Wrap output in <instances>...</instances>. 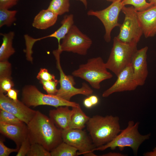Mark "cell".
I'll use <instances>...</instances> for the list:
<instances>
[{"mask_svg": "<svg viewBox=\"0 0 156 156\" xmlns=\"http://www.w3.org/2000/svg\"><path fill=\"white\" fill-rule=\"evenodd\" d=\"M28 137L31 144L37 143L51 152L63 142L62 130L49 117L39 111L27 124Z\"/></svg>", "mask_w": 156, "mask_h": 156, "instance_id": "6da1fadb", "label": "cell"}, {"mask_svg": "<svg viewBox=\"0 0 156 156\" xmlns=\"http://www.w3.org/2000/svg\"><path fill=\"white\" fill-rule=\"evenodd\" d=\"M119 120L118 116L112 115L90 117L86 127L96 148L110 142L120 132Z\"/></svg>", "mask_w": 156, "mask_h": 156, "instance_id": "7a4b0ae2", "label": "cell"}, {"mask_svg": "<svg viewBox=\"0 0 156 156\" xmlns=\"http://www.w3.org/2000/svg\"><path fill=\"white\" fill-rule=\"evenodd\" d=\"M140 122H135L129 120L127 127L123 130L111 142L108 143L96 148L93 150L103 151L110 148L112 150L118 147L123 151L125 147L132 149L133 153L137 155L141 145L145 140L149 139L151 135V133L146 135L141 134L138 131Z\"/></svg>", "mask_w": 156, "mask_h": 156, "instance_id": "3957f363", "label": "cell"}, {"mask_svg": "<svg viewBox=\"0 0 156 156\" xmlns=\"http://www.w3.org/2000/svg\"><path fill=\"white\" fill-rule=\"evenodd\" d=\"M107 69L105 63L101 57H98L90 59L86 63L80 64L72 74L84 80L92 88L98 90L101 88V82L113 77Z\"/></svg>", "mask_w": 156, "mask_h": 156, "instance_id": "277c9868", "label": "cell"}, {"mask_svg": "<svg viewBox=\"0 0 156 156\" xmlns=\"http://www.w3.org/2000/svg\"><path fill=\"white\" fill-rule=\"evenodd\" d=\"M137 44L124 42L115 37L109 56L105 63L107 68L117 76L131 63L133 55L137 50Z\"/></svg>", "mask_w": 156, "mask_h": 156, "instance_id": "5b68a950", "label": "cell"}, {"mask_svg": "<svg viewBox=\"0 0 156 156\" xmlns=\"http://www.w3.org/2000/svg\"><path fill=\"white\" fill-rule=\"evenodd\" d=\"M21 100L25 104L29 107L47 105L56 108L63 106L72 107L79 105L75 102L63 99L56 95L44 94L33 85H27L23 88Z\"/></svg>", "mask_w": 156, "mask_h": 156, "instance_id": "8992f818", "label": "cell"}, {"mask_svg": "<svg viewBox=\"0 0 156 156\" xmlns=\"http://www.w3.org/2000/svg\"><path fill=\"white\" fill-rule=\"evenodd\" d=\"M121 11L125 15V18L122 23L119 27V34L116 37L124 42L137 43L143 34L137 11L132 6H124Z\"/></svg>", "mask_w": 156, "mask_h": 156, "instance_id": "52a82bcc", "label": "cell"}, {"mask_svg": "<svg viewBox=\"0 0 156 156\" xmlns=\"http://www.w3.org/2000/svg\"><path fill=\"white\" fill-rule=\"evenodd\" d=\"M53 53L55 58L57 67L60 75L59 82L60 87L56 95L68 101H70L71 98L76 95L82 94L88 97L92 95L93 92V90L85 83H83L80 88H77L74 86L75 83L73 77L66 75L62 69L60 60L61 53L57 49L54 50Z\"/></svg>", "mask_w": 156, "mask_h": 156, "instance_id": "ba28073f", "label": "cell"}, {"mask_svg": "<svg viewBox=\"0 0 156 156\" xmlns=\"http://www.w3.org/2000/svg\"><path fill=\"white\" fill-rule=\"evenodd\" d=\"M92 44L91 39L74 25L62 39L57 49L61 53L64 51L85 55Z\"/></svg>", "mask_w": 156, "mask_h": 156, "instance_id": "9c48e42d", "label": "cell"}, {"mask_svg": "<svg viewBox=\"0 0 156 156\" xmlns=\"http://www.w3.org/2000/svg\"><path fill=\"white\" fill-rule=\"evenodd\" d=\"M124 6L122 1L119 0L112 2L103 10L99 11L90 10L87 12L88 15L96 17L102 23L105 30L104 38L107 42L111 40V33L113 29L116 27H120L121 25L118 22V18Z\"/></svg>", "mask_w": 156, "mask_h": 156, "instance_id": "30bf717a", "label": "cell"}, {"mask_svg": "<svg viewBox=\"0 0 156 156\" xmlns=\"http://www.w3.org/2000/svg\"><path fill=\"white\" fill-rule=\"evenodd\" d=\"M63 141L76 148L79 155H84L94 152L96 148L89 134L81 129H70L62 130Z\"/></svg>", "mask_w": 156, "mask_h": 156, "instance_id": "8fae6325", "label": "cell"}, {"mask_svg": "<svg viewBox=\"0 0 156 156\" xmlns=\"http://www.w3.org/2000/svg\"><path fill=\"white\" fill-rule=\"evenodd\" d=\"M0 109L13 114L27 125L36 112L31 109L22 101H14L2 92H0Z\"/></svg>", "mask_w": 156, "mask_h": 156, "instance_id": "7c38bea8", "label": "cell"}, {"mask_svg": "<svg viewBox=\"0 0 156 156\" xmlns=\"http://www.w3.org/2000/svg\"><path fill=\"white\" fill-rule=\"evenodd\" d=\"M117 79L110 87L102 94L103 97H107L114 93L135 90L138 86L135 79L131 63L117 75Z\"/></svg>", "mask_w": 156, "mask_h": 156, "instance_id": "4fadbf2b", "label": "cell"}, {"mask_svg": "<svg viewBox=\"0 0 156 156\" xmlns=\"http://www.w3.org/2000/svg\"><path fill=\"white\" fill-rule=\"evenodd\" d=\"M148 47L145 46L137 50L134 53L131 64L133 74L138 85H144L148 75L147 52Z\"/></svg>", "mask_w": 156, "mask_h": 156, "instance_id": "5bb4252c", "label": "cell"}, {"mask_svg": "<svg viewBox=\"0 0 156 156\" xmlns=\"http://www.w3.org/2000/svg\"><path fill=\"white\" fill-rule=\"evenodd\" d=\"M0 132L14 141L19 149L22 142L28 136L27 125L24 122L11 124L0 122Z\"/></svg>", "mask_w": 156, "mask_h": 156, "instance_id": "9a60e30c", "label": "cell"}, {"mask_svg": "<svg viewBox=\"0 0 156 156\" xmlns=\"http://www.w3.org/2000/svg\"><path fill=\"white\" fill-rule=\"evenodd\" d=\"M137 14L145 37L154 36L156 34V5L137 11Z\"/></svg>", "mask_w": 156, "mask_h": 156, "instance_id": "2e32d148", "label": "cell"}, {"mask_svg": "<svg viewBox=\"0 0 156 156\" xmlns=\"http://www.w3.org/2000/svg\"><path fill=\"white\" fill-rule=\"evenodd\" d=\"M69 107L63 106L49 111V117L58 128L63 130L68 128L73 113Z\"/></svg>", "mask_w": 156, "mask_h": 156, "instance_id": "e0dca14e", "label": "cell"}, {"mask_svg": "<svg viewBox=\"0 0 156 156\" xmlns=\"http://www.w3.org/2000/svg\"><path fill=\"white\" fill-rule=\"evenodd\" d=\"M58 16L47 9L42 10L34 18L32 25L38 29H47L55 23Z\"/></svg>", "mask_w": 156, "mask_h": 156, "instance_id": "ac0fdd59", "label": "cell"}, {"mask_svg": "<svg viewBox=\"0 0 156 156\" xmlns=\"http://www.w3.org/2000/svg\"><path fill=\"white\" fill-rule=\"evenodd\" d=\"M61 25L56 31L52 34L38 38H32L31 40L34 43L37 41L49 37L54 38L57 39L58 47L60 44V41L62 39L69 31L72 26L74 25V16L72 14L65 15L61 22Z\"/></svg>", "mask_w": 156, "mask_h": 156, "instance_id": "d6986e66", "label": "cell"}, {"mask_svg": "<svg viewBox=\"0 0 156 156\" xmlns=\"http://www.w3.org/2000/svg\"><path fill=\"white\" fill-rule=\"evenodd\" d=\"M2 36V42L0 47V61L8 60L15 52L12 46L15 33L10 31L7 33H1Z\"/></svg>", "mask_w": 156, "mask_h": 156, "instance_id": "ffe728a7", "label": "cell"}, {"mask_svg": "<svg viewBox=\"0 0 156 156\" xmlns=\"http://www.w3.org/2000/svg\"><path fill=\"white\" fill-rule=\"evenodd\" d=\"M72 109L73 113L68 129H83L90 117L84 112L80 105L72 107Z\"/></svg>", "mask_w": 156, "mask_h": 156, "instance_id": "44dd1931", "label": "cell"}, {"mask_svg": "<svg viewBox=\"0 0 156 156\" xmlns=\"http://www.w3.org/2000/svg\"><path fill=\"white\" fill-rule=\"evenodd\" d=\"M51 156H76L79 155L77 150L62 142L51 152Z\"/></svg>", "mask_w": 156, "mask_h": 156, "instance_id": "7402d4cb", "label": "cell"}, {"mask_svg": "<svg viewBox=\"0 0 156 156\" xmlns=\"http://www.w3.org/2000/svg\"><path fill=\"white\" fill-rule=\"evenodd\" d=\"M70 7L69 0H52L47 9L58 16L68 12Z\"/></svg>", "mask_w": 156, "mask_h": 156, "instance_id": "603a6c76", "label": "cell"}, {"mask_svg": "<svg viewBox=\"0 0 156 156\" xmlns=\"http://www.w3.org/2000/svg\"><path fill=\"white\" fill-rule=\"evenodd\" d=\"M16 10H10L8 9L0 8V27L6 25L10 26L16 20Z\"/></svg>", "mask_w": 156, "mask_h": 156, "instance_id": "cb8c5ba5", "label": "cell"}, {"mask_svg": "<svg viewBox=\"0 0 156 156\" xmlns=\"http://www.w3.org/2000/svg\"><path fill=\"white\" fill-rule=\"evenodd\" d=\"M122 2L124 6L131 5L137 11L144 10L153 5L146 0H122Z\"/></svg>", "mask_w": 156, "mask_h": 156, "instance_id": "d4e9b609", "label": "cell"}, {"mask_svg": "<svg viewBox=\"0 0 156 156\" xmlns=\"http://www.w3.org/2000/svg\"><path fill=\"white\" fill-rule=\"evenodd\" d=\"M27 156H51L50 152L47 150L42 146L38 144H31Z\"/></svg>", "mask_w": 156, "mask_h": 156, "instance_id": "484cf974", "label": "cell"}, {"mask_svg": "<svg viewBox=\"0 0 156 156\" xmlns=\"http://www.w3.org/2000/svg\"><path fill=\"white\" fill-rule=\"evenodd\" d=\"M0 122L11 124H19L23 122L13 114L2 109L0 110Z\"/></svg>", "mask_w": 156, "mask_h": 156, "instance_id": "4316f807", "label": "cell"}, {"mask_svg": "<svg viewBox=\"0 0 156 156\" xmlns=\"http://www.w3.org/2000/svg\"><path fill=\"white\" fill-rule=\"evenodd\" d=\"M40 83L42 85L44 89L46 91L47 94L51 95H56L58 89L57 86L59 82V80L55 79L49 81L40 80Z\"/></svg>", "mask_w": 156, "mask_h": 156, "instance_id": "83f0119b", "label": "cell"}, {"mask_svg": "<svg viewBox=\"0 0 156 156\" xmlns=\"http://www.w3.org/2000/svg\"><path fill=\"white\" fill-rule=\"evenodd\" d=\"M12 66L8 60L0 61V79L12 78Z\"/></svg>", "mask_w": 156, "mask_h": 156, "instance_id": "f1b7e54d", "label": "cell"}, {"mask_svg": "<svg viewBox=\"0 0 156 156\" xmlns=\"http://www.w3.org/2000/svg\"><path fill=\"white\" fill-rule=\"evenodd\" d=\"M14 86V84L12 78H5L0 79V92L7 93Z\"/></svg>", "mask_w": 156, "mask_h": 156, "instance_id": "f546056e", "label": "cell"}, {"mask_svg": "<svg viewBox=\"0 0 156 156\" xmlns=\"http://www.w3.org/2000/svg\"><path fill=\"white\" fill-rule=\"evenodd\" d=\"M31 144L27 136L21 143L16 156H26L29 151Z\"/></svg>", "mask_w": 156, "mask_h": 156, "instance_id": "4dcf8cb0", "label": "cell"}, {"mask_svg": "<svg viewBox=\"0 0 156 156\" xmlns=\"http://www.w3.org/2000/svg\"><path fill=\"white\" fill-rule=\"evenodd\" d=\"M37 78L39 80L49 81L55 79V76L50 73L45 68H41L38 74Z\"/></svg>", "mask_w": 156, "mask_h": 156, "instance_id": "1f68e13d", "label": "cell"}, {"mask_svg": "<svg viewBox=\"0 0 156 156\" xmlns=\"http://www.w3.org/2000/svg\"><path fill=\"white\" fill-rule=\"evenodd\" d=\"M19 148H11L6 146L3 141L1 139L0 140V156H8L13 152H17Z\"/></svg>", "mask_w": 156, "mask_h": 156, "instance_id": "d6a6232c", "label": "cell"}, {"mask_svg": "<svg viewBox=\"0 0 156 156\" xmlns=\"http://www.w3.org/2000/svg\"><path fill=\"white\" fill-rule=\"evenodd\" d=\"M19 0H0V8L9 9L16 5Z\"/></svg>", "mask_w": 156, "mask_h": 156, "instance_id": "836d02e7", "label": "cell"}, {"mask_svg": "<svg viewBox=\"0 0 156 156\" xmlns=\"http://www.w3.org/2000/svg\"><path fill=\"white\" fill-rule=\"evenodd\" d=\"M18 91L13 88H11L7 92L6 95L11 99L16 101L18 99Z\"/></svg>", "mask_w": 156, "mask_h": 156, "instance_id": "e575fe53", "label": "cell"}, {"mask_svg": "<svg viewBox=\"0 0 156 156\" xmlns=\"http://www.w3.org/2000/svg\"><path fill=\"white\" fill-rule=\"evenodd\" d=\"M93 106L96 105L99 102L98 97L95 95H90L88 96Z\"/></svg>", "mask_w": 156, "mask_h": 156, "instance_id": "d590c367", "label": "cell"}, {"mask_svg": "<svg viewBox=\"0 0 156 156\" xmlns=\"http://www.w3.org/2000/svg\"><path fill=\"white\" fill-rule=\"evenodd\" d=\"M101 156H125L127 155L119 152H110L101 155Z\"/></svg>", "mask_w": 156, "mask_h": 156, "instance_id": "8d00e7d4", "label": "cell"}, {"mask_svg": "<svg viewBox=\"0 0 156 156\" xmlns=\"http://www.w3.org/2000/svg\"><path fill=\"white\" fill-rule=\"evenodd\" d=\"M83 104L84 106L88 108H91L93 106V105L88 96V97L85 99L83 100Z\"/></svg>", "mask_w": 156, "mask_h": 156, "instance_id": "74e56055", "label": "cell"}, {"mask_svg": "<svg viewBox=\"0 0 156 156\" xmlns=\"http://www.w3.org/2000/svg\"><path fill=\"white\" fill-rule=\"evenodd\" d=\"M144 156H156V147H154L152 151L144 153Z\"/></svg>", "mask_w": 156, "mask_h": 156, "instance_id": "f35d334b", "label": "cell"}, {"mask_svg": "<svg viewBox=\"0 0 156 156\" xmlns=\"http://www.w3.org/2000/svg\"><path fill=\"white\" fill-rule=\"evenodd\" d=\"M85 156H96V154H95L93 151L88 152L83 155Z\"/></svg>", "mask_w": 156, "mask_h": 156, "instance_id": "ab89813d", "label": "cell"}, {"mask_svg": "<svg viewBox=\"0 0 156 156\" xmlns=\"http://www.w3.org/2000/svg\"><path fill=\"white\" fill-rule=\"evenodd\" d=\"M78 0L81 1L84 5L86 8H87L88 6V2L87 0Z\"/></svg>", "mask_w": 156, "mask_h": 156, "instance_id": "60d3db41", "label": "cell"}, {"mask_svg": "<svg viewBox=\"0 0 156 156\" xmlns=\"http://www.w3.org/2000/svg\"><path fill=\"white\" fill-rule=\"evenodd\" d=\"M149 2L153 5H156V0H148Z\"/></svg>", "mask_w": 156, "mask_h": 156, "instance_id": "b9f144b4", "label": "cell"}, {"mask_svg": "<svg viewBox=\"0 0 156 156\" xmlns=\"http://www.w3.org/2000/svg\"><path fill=\"white\" fill-rule=\"evenodd\" d=\"M105 0L111 2H114L118 1V0ZM120 0L122 1V0Z\"/></svg>", "mask_w": 156, "mask_h": 156, "instance_id": "7bdbcfd3", "label": "cell"}]
</instances>
